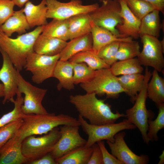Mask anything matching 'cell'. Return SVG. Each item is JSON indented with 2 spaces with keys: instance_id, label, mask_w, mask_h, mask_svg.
<instances>
[{
  "instance_id": "6da1fadb",
  "label": "cell",
  "mask_w": 164,
  "mask_h": 164,
  "mask_svg": "<svg viewBox=\"0 0 164 164\" xmlns=\"http://www.w3.org/2000/svg\"><path fill=\"white\" fill-rule=\"evenodd\" d=\"M94 93L71 95L69 101L75 107L80 115L87 119L89 123L100 125L114 123L125 114L118 111L114 113L111 106L105 103V99L97 98Z\"/></svg>"
},
{
  "instance_id": "7a4b0ae2",
  "label": "cell",
  "mask_w": 164,
  "mask_h": 164,
  "mask_svg": "<svg viewBox=\"0 0 164 164\" xmlns=\"http://www.w3.org/2000/svg\"><path fill=\"white\" fill-rule=\"evenodd\" d=\"M23 123L15 134L21 142L31 135L46 134L55 128L64 125L80 126L78 119L64 114L53 113L24 114Z\"/></svg>"
},
{
  "instance_id": "3957f363",
  "label": "cell",
  "mask_w": 164,
  "mask_h": 164,
  "mask_svg": "<svg viewBox=\"0 0 164 164\" xmlns=\"http://www.w3.org/2000/svg\"><path fill=\"white\" fill-rule=\"evenodd\" d=\"M44 26H37L15 38L8 36L0 29V48L7 54L18 71L22 70L28 56L34 52V43L42 33Z\"/></svg>"
},
{
  "instance_id": "277c9868",
  "label": "cell",
  "mask_w": 164,
  "mask_h": 164,
  "mask_svg": "<svg viewBox=\"0 0 164 164\" xmlns=\"http://www.w3.org/2000/svg\"><path fill=\"white\" fill-rule=\"evenodd\" d=\"M151 76L152 73L146 67L143 87L138 94L134 105L126 111L125 114L127 119L138 128L144 141L148 145L149 142L147 136L148 121L154 116L153 113L147 109L146 104L147 87Z\"/></svg>"
},
{
  "instance_id": "5b68a950",
  "label": "cell",
  "mask_w": 164,
  "mask_h": 164,
  "mask_svg": "<svg viewBox=\"0 0 164 164\" xmlns=\"http://www.w3.org/2000/svg\"><path fill=\"white\" fill-rule=\"evenodd\" d=\"M80 85L87 93H94L100 96L105 95L106 98H116L120 94L125 92L118 77L113 74L110 68L95 70L91 80Z\"/></svg>"
},
{
  "instance_id": "8992f818",
  "label": "cell",
  "mask_w": 164,
  "mask_h": 164,
  "mask_svg": "<svg viewBox=\"0 0 164 164\" xmlns=\"http://www.w3.org/2000/svg\"><path fill=\"white\" fill-rule=\"evenodd\" d=\"M78 120L84 132L88 136L84 145L90 147L98 142L106 140L113 142L114 137L118 133L125 130H132L136 128L127 119L117 123H112L100 125H91L88 123L83 117L79 115Z\"/></svg>"
},
{
  "instance_id": "52a82bcc",
  "label": "cell",
  "mask_w": 164,
  "mask_h": 164,
  "mask_svg": "<svg viewBox=\"0 0 164 164\" xmlns=\"http://www.w3.org/2000/svg\"><path fill=\"white\" fill-rule=\"evenodd\" d=\"M60 135V128L56 127L41 136H29L22 142V153L30 161L40 158L52 152Z\"/></svg>"
},
{
  "instance_id": "ba28073f",
  "label": "cell",
  "mask_w": 164,
  "mask_h": 164,
  "mask_svg": "<svg viewBox=\"0 0 164 164\" xmlns=\"http://www.w3.org/2000/svg\"><path fill=\"white\" fill-rule=\"evenodd\" d=\"M102 4L90 13L91 20L96 25L104 28L119 37L124 38L116 29L122 19L118 0H103Z\"/></svg>"
},
{
  "instance_id": "9c48e42d",
  "label": "cell",
  "mask_w": 164,
  "mask_h": 164,
  "mask_svg": "<svg viewBox=\"0 0 164 164\" xmlns=\"http://www.w3.org/2000/svg\"><path fill=\"white\" fill-rule=\"evenodd\" d=\"M16 75L18 91L25 95L21 107L22 112L26 114L48 113L42 104L47 90L33 86L25 80L17 70Z\"/></svg>"
},
{
  "instance_id": "30bf717a",
  "label": "cell",
  "mask_w": 164,
  "mask_h": 164,
  "mask_svg": "<svg viewBox=\"0 0 164 164\" xmlns=\"http://www.w3.org/2000/svg\"><path fill=\"white\" fill-rule=\"evenodd\" d=\"M59 59V54L49 56L34 52L28 56L24 68L32 73L34 83L40 84L53 77L55 67Z\"/></svg>"
},
{
  "instance_id": "8fae6325",
  "label": "cell",
  "mask_w": 164,
  "mask_h": 164,
  "mask_svg": "<svg viewBox=\"0 0 164 164\" xmlns=\"http://www.w3.org/2000/svg\"><path fill=\"white\" fill-rule=\"evenodd\" d=\"M46 1L47 19H67L79 14L90 13L99 6L97 3L84 5L81 0H71L67 2L57 0Z\"/></svg>"
},
{
  "instance_id": "7c38bea8",
  "label": "cell",
  "mask_w": 164,
  "mask_h": 164,
  "mask_svg": "<svg viewBox=\"0 0 164 164\" xmlns=\"http://www.w3.org/2000/svg\"><path fill=\"white\" fill-rule=\"evenodd\" d=\"M143 48L137 58L142 65L151 67L158 72L164 67V47L158 38L148 35L141 36Z\"/></svg>"
},
{
  "instance_id": "4fadbf2b",
  "label": "cell",
  "mask_w": 164,
  "mask_h": 164,
  "mask_svg": "<svg viewBox=\"0 0 164 164\" xmlns=\"http://www.w3.org/2000/svg\"><path fill=\"white\" fill-rule=\"evenodd\" d=\"M60 126V136L51 152L55 159L84 146L87 142L79 133V126L64 125Z\"/></svg>"
},
{
  "instance_id": "5bb4252c",
  "label": "cell",
  "mask_w": 164,
  "mask_h": 164,
  "mask_svg": "<svg viewBox=\"0 0 164 164\" xmlns=\"http://www.w3.org/2000/svg\"><path fill=\"white\" fill-rule=\"evenodd\" d=\"M125 132H120L114 136V142L107 141L111 154L122 164H148L149 162V156L144 154L138 155L133 152L125 141Z\"/></svg>"
},
{
  "instance_id": "9a60e30c",
  "label": "cell",
  "mask_w": 164,
  "mask_h": 164,
  "mask_svg": "<svg viewBox=\"0 0 164 164\" xmlns=\"http://www.w3.org/2000/svg\"><path fill=\"white\" fill-rule=\"evenodd\" d=\"M0 52L3 59L2 66L0 69V80L4 87L2 103L4 104L7 102H11L14 99L18 91V87L16 70L7 54L0 48Z\"/></svg>"
},
{
  "instance_id": "2e32d148",
  "label": "cell",
  "mask_w": 164,
  "mask_h": 164,
  "mask_svg": "<svg viewBox=\"0 0 164 164\" xmlns=\"http://www.w3.org/2000/svg\"><path fill=\"white\" fill-rule=\"evenodd\" d=\"M121 7L120 15L122 20L116 29L124 37H131L135 39L140 37V20L133 13L128 6L125 0H118Z\"/></svg>"
},
{
  "instance_id": "e0dca14e",
  "label": "cell",
  "mask_w": 164,
  "mask_h": 164,
  "mask_svg": "<svg viewBox=\"0 0 164 164\" xmlns=\"http://www.w3.org/2000/svg\"><path fill=\"white\" fill-rule=\"evenodd\" d=\"M22 143L16 134L0 148V164L28 163L30 160L23 154Z\"/></svg>"
},
{
  "instance_id": "ac0fdd59",
  "label": "cell",
  "mask_w": 164,
  "mask_h": 164,
  "mask_svg": "<svg viewBox=\"0 0 164 164\" xmlns=\"http://www.w3.org/2000/svg\"><path fill=\"white\" fill-rule=\"evenodd\" d=\"M67 42L58 38L40 34L34 43V52L42 55L53 56L59 54Z\"/></svg>"
},
{
  "instance_id": "d6986e66",
  "label": "cell",
  "mask_w": 164,
  "mask_h": 164,
  "mask_svg": "<svg viewBox=\"0 0 164 164\" xmlns=\"http://www.w3.org/2000/svg\"><path fill=\"white\" fill-rule=\"evenodd\" d=\"M91 33L70 39L59 54V60H69L75 54L92 48Z\"/></svg>"
},
{
  "instance_id": "ffe728a7",
  "label": "cell",
  "mask_w": 164,
  "mask_h": 164,
  "mask_svg": "<svg viewBox=\"0 0 164 164\" xmlns=\"http://www.w3.org/2000/svg\"><path fill=\"white\" fill-rule=\"evenodd\" d=\"M91 33L93 41L92 49L97 53L102 47L112 42H129L133 40L131 37H119L109 30L96 25L92 20Z\"/></svg>"
},
{
  "instance_id": "44dd1931",
  "label": "cell",
  "mask_w": 164,
  "mask_h": 164,
  "mask_svg": "<svg viewBox=\"0 0 164 164\" xmlns=\"http://www.w3.org/2000/svg\"><path fill=\"white\" fill-rule=\"evenodd\" d=\"M23 10L30 28L45 26L48 23L46 0H42L37 5L28 1L25 4Z\"/></svg>"
},
{
  "instance_id": "7402d4cb",
  "label": "cell",
  "mask_w": 164,
  "mask_h": 164,
  "mask_svg": "<svg viewBox=\"0 0 164 164\" xmlns=\"http://www.w3.org/2000/svg\"><path fill=\"white\" fill-rule=\"evenodd\" d=\"M53 77L59 80L57 85L58 90H60L62 88L69 91L74 89L73 66L69 60H58L54 69Z\"/></svg>"
},
{
  "instance_id": "603a6c76",
  "label": "cell",
  "mask_w": 164,
  "mask_h": 164,
  "mask_svg": "<svg viewBox=\"0 0 164 164\" xmlns=\"http://www.w3.org/2000/svg\"><path fill=\"white\" fill-rule=\"evenodd\" d=\"M30 28L23 8L14 11L12 15L0 26V29L9 37L15 32L19 35L24 34Z\"/></svg>"
},
{
  "instance_id": "cb8c5ba5",
  "label": "cell",
  "mask_w": 164,
  "mask_h": 164,
  "mask_svg": "<svg viewBox=\"0 0 164 164\" xmlns=\"http://www.w3.org/2000/svg\"><path fill=\"white\" fill-rule=\"evenodd\" d=\"M67 20L70 40L91 32L92 20L90 13L77 15Z\"/></svg>"
},
{
  "instance_id": "d4e9b609",
  "label": "cell",
  "mask_w": 164,
  "mask_h": 164,
  "mask_svg": "<svg viewBox=\"0 0 164 164\" xmlns=\"http://www.w3.org/2000/svg\"><path fill=\"white\" fill-rule=\"evenodd\" d=\"M118 78L125 93L130 97L131 102L134 103L138 94L143 87L144 75L135 73L121 75Z\"/></svg>"
},
{
  "instance_id": "484cf974",
  "label": "cell",
  "mask_w": 164,
  "mask_h": 164,
  "mask_svg": "<svg viewBox=\"0 0 164 164\" xmlns=\"http://www.w3.org/2000/svg\"><path fill=\"white\" fill-rule=\"evenodd\" d=\"M159 12V11L155 9L141 19L139 27L140 37L146 35L159 38L160 30L162 28Z\"/></svg>"
},
{
  "instance_id": "4316f807",
  "label": "cell",
  "mask_w": 164,
  "mask_h": 164,
  "mask_svg": "<svg viewBox=\"0 0 164 164\" xmlns=\"http://www.w3.org/2000/svg\"><path fill=\"white\" fill-rule=\"evenodd\" d=\"M68 60L73 63H85L94 70L110 68L111 67L102 60L98 56L97 52L92 48L75 54Z\"/></svg>"
},
{
  "instance_id": "83f0119b",
  "label": "cell",
  "mask_w": 164,
  "mask_h": 164,
  "mask_svg": "<svg viewBox=\"0 0 164 164\" xmlns=\"http://www.w3.org/2000/svg\"><path fill=\"white\" fill-rule=\"evenodd\" d=\"M92 151V146H84L71 151L55 160L57 164H86Z\"/></svg>"
},
{
  "instance_id": "f1b7e54d",
  "label": "cell",
  "mask_w": 164,
  "mask_h": 164,
  "mask_svg": "<svg viewBox=\"0 0 164 164\" xmlns=\"http://www.w3.org/2000/svg\"><path fill=\"white\" fill-rule=\"evenodd\" d=\"M158 72L154 70L151 80L147 87V97L155 103L156 106L164 102V79Z\"/></svg>"
},
{
  "instance_id": "f546056e",
  "label": "cell",
  "mask_w": 164,
  "mask_h": 164,
  "mask_svg": "<svg viewBox=\"0 0 164 164\" xmlns=\"http://www.w3.org/2000/svg\"><path fill=\"white\" fill-rule=\"evenodd\" d=\"M110 69L114 76L142 73L144 69L137 58L117 61L113 64Z\"/></svg>"
},
{
  "instance_id": "4dcf8cb0",
  "label": "cell",
  "mask_w": 164,
  "mask_h": 164,
  "mask_svg": "<svg viewBox=\"0 0 164 164\" xmlns=\"http://www.w3.org/2000/svg\"><path fill=\"white\" fill-rule=\"evenodd\" d=\"M42 34L67 41L69 39L67 19H53L44 26Z\"/></svg>"
},
{
  "instance_id": "1f68e13d",
  "label": "cell",
  "mask_w": 164,
  "mask_h": 164,
  "mask_svg": "<svg viewBox=\"0 0 164 164\" xmlns=\"http://www.w3.org/2000/svg\"><path fill=\"white\" fill-rule=\"evenodd\" d=\"M138 42L132 40L120 42L116 59L117 61L129 59L137 57L140 53Z\"/></svg>"
},
{
  "instance_id": "d6a6232c",
  "label": "cell",
  "mask_w": 164,
  "mask_h": 164,
  "mask_svg": "<svg viewBox=\"0 0 164 164\" xmlns=\"http://www.w3.org/2000/svg\"><path fill=\"white\" fill-rule=\"evenodd\" d=\"M158 113L155 119L150 120L148 121L147 138L148 141H157L158 140L157 133L164 128V103L157 105Z\"/></svg>"
},
{
  "instance_id": "836d02e7",
  "label": "cell",
  "mask_w": 164,
  "mask_h": 164,
  "mask_svg": "<svg viewBox=\"0 0 164 164\" xmlns=\"http://www.w3.org/2000/svg\"><path fill=\"white\" fill-rule=\"evenodd\" d=\"M16 95V99H14L11 101L14 104L13 109L0 118V128L10 122L22 118L24 114L22 111L21 107L23 103V97L22 94L18 91Z\"/></svg>"
},
{
  "instance_id": "e575fe53",
  "label": "cell",
  "mask_w": 164,
  "mask_h": 164,
  "mask_svg": "<svg viewBox=\"0 0 164 164\" xmlns=\"http://www.w3.org/2000/svg\"><path fill=\"white\" fill-rule=\"evenodd\" d=\"M71 63L73 66L74 84L87 82L94 77L95 70L90 68L85 63Z\"/></svg>"
},
{
  "instance_id": "d590c367",
  "label": "cell",
  "mask_w": 164,
  "mask_h": 164,
  "mask_svg": "<svg viewBox=\"0 0 164 164\" xmlns=\"http://www.w3.org/2000/svg\"><path fill=\"white\" fill-rule=\"evenodd\" d=\"M125 1L132 12L140 20L155 9L149 3L143 0H125Z\"/></svg>"
},
{
  "instance_id": "8d00e7d4",
  "label": "cell",
  "mask_w": 164,
  "mask_h": 164,
  "mask_svg": "<svg viewBox=\"0 0 164 164\" xmlns=\"http://www.w3.org/2000/svg\"><path fill=\"white\" fill-rule=\"evenodd\" d=\"M120 42L114 41L109 43L101 48L97 52L99 56L110 66L117 61L116 56Z\"/></svg>"
},
{
  "instance_id": "74e56055",
  "label": "cell",
  "mask_w": 164,
  "mask_h": 164,
  "mask_svg": "<svg viewBox=\"0 0 164 164\" xmlns=\"http://www.w3.org/2000/svg\"><path fill=\"white\" fill-rule=\"evenodd\" d=\"M22 119L10 122L0 128V148L17 132L23 123Z\"/></svg>"
},
{
  "instance_id": "f35d334b",
  "label": "cell",
  "mask_w": 164,
  "mask_h": 164,
  "mask_svg": "<svg viewBox=\"0 0 164 164\" xmlns=\"http://www.w3.org/2000/svg\"><path fill=\"white\" fill-rule=\"evenodd\" d=\"M15 5L12 0H0V26L12 15Z\"/></svg>"
},
{
  "instance_id": "ab89813d",
  "label": "cell",
  "mask_w": 164,
  "mask_h": 164,
  "mask_svg": "<svg viewBox=\"0 0 164 164\" xmlns=\"http://www.w3.org/2000/svg\"><path fill=\"white\" fill-rule=\"evenodd\" d=\"M97 143L102 153L103 164H122L121 162L109 152L105 147L104 142L103 140L98 142Z\"/></svg>"
},
{
  "instance_id": "60d3db41",
  "label": "cell",
  "mask_w": 164,
  "mask_h": 164,
  "mask_svg": "<svg viewBox=\"0 0 164 164\" xmlns=\"http://www.w3.org/2000/svg\"><path fill=\"white\" fill-rule=\"evenodd\" d=\"M92 146L93 151L87 164H103L102 153L98 145L96 143Z\"/></svg>"
},
{
  "instance_id": "b9f144b4",
  "label": "cell",
  "mask_w": 164,
  "mask_h": 164,
  "mask_svg": "<svg viewBox=\"0 0 164 164\" xmlns=\"http://www.w3.org/2000/svg\"><path fill=\"white\" fill-rule=\"evenodd\" d=\"M30 164H57L51 152L48 153L38 159L31 161Z\"/></svg>"
},
{
  "instance_id": "7bdbcfd3",
  "label": "cell",
  "mask_w": 164,
  "mask_h": 164,
  "mask_svg": "<svg viewBox=\"0 0 164 164\" xmlns=\"http://www.w3.org/2000/svg\"><path fill=\"white\" fill-rule=\"evenodd\" d=\"M149 3L155 9L164 14V0H143Z\"/></svg>"
},
{
  "instance_id": "ee69618b",
  "label": "cell",
  "mask_w": 164,
  "mask_h": 164,
  "mask_svg": "<svg viewBox=\"0 0 164 164\" xmlns=\"http://www.w3.org/2000/svg\"><path fill=\"white\" fill-rule=\"evenodd\" d=\"M15 5L21 8L23 7L29 0H12Z\"/></svg>"
},
{
  "instance_id": "f6af8a7d",
  "label": "cell",
  "mask_w": 164,
  "mask_h": 164,
  "mask_svg": "<svg viewBox=\"0 0 164 164\" xmlns=\"http://www.w3.org/2000/svg\"><path fill=\"white\" fill-rule=\"evenodd\" d=\"M4 89L3 84L0 83V98L3 97L4 96Z\"/></svg>"
},
{
  "instance_id": "bcb514c9",
  "label": "cell",
  "mask_w": 164,
  "mask_h": 164,
  "mask_svg": "<svg viewBox=\"0 0 164 164\" xmlns=\"http://www.w3.org/2000/svg\"><path fill=\"white\" fill-rule=\"evenodd\" d=\"M160 159L159 162L158 164H163L164 163V151H163L162 153L159 156Z\"/></svg>"
},
{
  "instance_id": "7dc6e473",
  "label": "cell",
  "mask_w": 164,
  "mask_h": 164,
  "mask_svg": "<svg viewBox=\"0 0 164 164\" xmlns=\"http://www.w3.org/2000/svg\"><path fill=\"white\" fill-rule=\"evenodd\" d=\"M100 0L102 1H103V0Z\"/></svg>"
}]
</instances>
